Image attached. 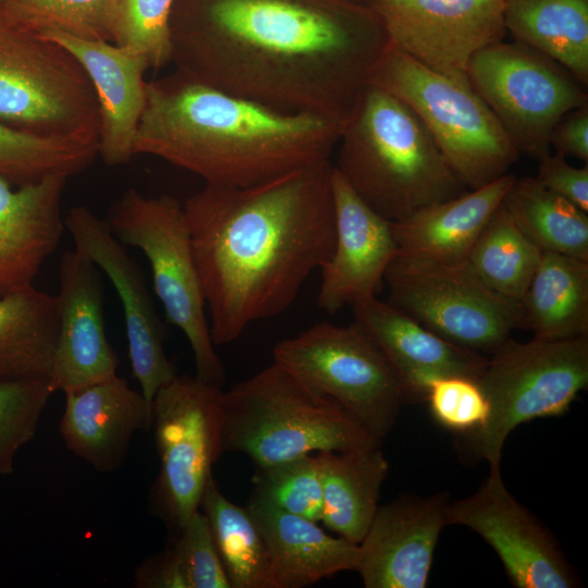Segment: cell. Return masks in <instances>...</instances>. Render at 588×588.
<instances>
[{
	"instance_id": "1",
	"label": "cell",
	"mask_w": 588,
	"mask_h": 588,
	"mask_svg": "<svg viewBox=\"0 0 588 588\" xmlns=\"http://www.w3.org/2000/svg\"><path fill=\"white\" fill-rule=\"evenodd\" d=\"M169 30L183 75L343 127L390 45L355 0H175Z\"/></svg>"
},
{
	"instance_id": "2",
	"label": "cell",
	"mask_w": 588,
	"mask_h": 588,
	"mask_svg": "<svg viewBox=\"0 0 588 588\" xmlns=\"http://www.w3.org/2000/svg\"><path fill=\"white\" fill-rule=\"evenodd\" d=\"M330 160L183 204L215 345L286 310L335 242Z\"/></svg>"
},
{
	"instance_id": "3",
	"label": "cell",
	"mask_w": 588,
	"mask_h": 588,
	"mask_svg": "<svg viewBox=\"0 0 588 588\" xmlns=\"http://www.w3.org/2000/svg\"><path fill=\"white\" fill-rule=\"evenodd\" d=\"M343 126L241 98L173 73L146 82L134 156L185 169L206 185L247 187L330 160Z\"/></svg>"
},
{
	"instance_id": "4",
	"label": "cell",
	"mask_w": 588,
	"mask_h": 588,
	"mask_svg": "<svg viewBox=\"0 0 588 588\" xmlns=\"http://www.w3.org/2000/svg\"><path fill=\"white\" fill-rule=\"evenodd\" d=\"M335 147L334 168L392 222L466 192L417 114L377 86L366 87Z\"/></svg>"
},
{
	"instance_id": "5",
	"label": "cell",
	"mask_w": 588,
	"mask_h": 588,
	"mask_svg": "<svg viewBox=\"0 0 588 588\" xmlns=\"http://www.w3.org/2000/svg\"><path fill=\"white\" fill-rule=\"evenodd\" d=\"M222 452L267 467L306 454L381 446L350 411L280 363L223 391Z\"/></svg>"
},
{
	"instance_id": "6",
	"label": "cell",
	"mask_w": 588,
	"mask_h": 588,
	"mask_svg": "<svg viewBox=\"0 0 588 588\" xmlns=\"http://www.w3.org/2000/svg\"><path fill=\"white\" fill-rule=\"evenodd\" d=\"M0 123L98 146L99 109L78 60L11 15L0 1Z\"/></svg>"
},
{
	"instance_id": "7",
	"label": "cell",
	"mask_w": 588,
	"mask_h": 588,
	"mask_svg": "<svg viewBox=\"0 0 588 588\" xmlns=\"http://www.w3.org/2000/svg\"><path fill=\"white\" fill-rule=\"evenodd\" d=\"M369 84L417 114L466 188L499 179L516 162L518 152L467 79L433 71L389 45Z\"/></svg>"
},
{
	"instance_id": "8",
	"label": "cell",
	"mask_w": 588,
	"mask_h": 588,
	"mask_svg": "<svg viewBox=\"0 0 588 588\" xmlns=\"http://www.w3.org/2000/svg\"><path fill=\"white\" fill-rule=\"evenodd\" d=\"M105 221L123 245L140 249L149 261L156 295L168 321L187 339L196 376L222 387L225 370L211 340L183 204L130 187L110 205Z\"/></svg>"
},
{
	"instance_id": "9",
	"label": "cell",
	"mask_w": 588,
	"mask_h": 588,
	"mask_svg": "<svg viewBox=\"0 0 588 588\" xmlns=\"http://www.w3.org/2000/svg\"><path fill=\"white\" fill-rule=\"evenodd\" d=\"M489 403L469 438L473 452L499 468L509 434L520 424L565 414L588 387V336L520 343L509 338L478 379Z\"/></svg>"
},
{
	"instance_id": "10",
	"label": "cell",
	"mask_w": 588,
	"mask_h": 588,
	"mask_svg": "<svg viewBox=\"0 0 588 588\" xmlns=\"http://www.w3.org/2000/svg\"><path fill=\"white\" fill-rule=\"evenodd\" d=\"M222 402L221 387L196 375H176L152 400L160 469L150 503L173 531L199 510L212 465L223 453Z\"/></svg>"
},
{
	"instance_id": "11",
	"label": "cell",
	"mask_w": 588,
	"mask_h": 588,
	"mask_svg": "<svg viewBox=\"0 0 588 588\" xmlns=\"http://www.w3.org/2000/svg\"><path fill=\"white\" fill-rule=\"evenodd\" d=\"M390 303L446 341L492 354L524 329L518 301L489 287L469 261L440 264L395 257L384 274Z\"/></svg>"
},
{
	"instance_id": "12",
	"label": "cell",
	"mask_w": 588,
	"mask_h": 588,
	"mask_svg": "<svg viewBox=\"0 0 588 588\" xmlns=\"http://www.w3.org/2000/svg\"><path fill=\"white\" fill-rule=\"evenodd\" d=\"M466 76L518 155L536 159L550 152L556 122L588 105L583 85L565 68L517 41L501 40L479 50Z\"/></svg>"
},
{
	"instance_id": "13",
	"label": "cell",
	"mask_w": 588,
	"mask_h": 588,
	"mask_svg": "<svg viewBox=\"0 0 588 588\" xmlns=\"http://www.w3.org/2000/svg\"><path fill=\"white\" fill-rule=\"evenodd\" d=\"M273 360L335 400L380 440L392 430L404 404L390 365L354 322H317L280 341Z\"/></svg>"
},
{
	"instance_id": "14",
	"label": "cell",
	"mask_w": 588,
	"mask_h": 588,
	"mask_svg": "<svg viewBox=\"0 0 588 588\" xmlns=\"http://www.w3.org/2000/svg\"><path fill=\"white\" fill-rule=\"evenodd\" d=\"M449 525L478 534L516 588H574L578 576L551 531L505 487L500 467L469 497L450 501Z\"/></svg>"
},
{
	"instance_id": "15",
	"label": "cell",
	"mask_w": 588,
	"mask_h": 588,
	"mask_svg": "<svg viewBox=\"0 0 588 588\" xmlns=\"http://www.w3.org/2000/svg\"><path fill=\"white\" fill-rule=\"evenodd\" d=\"M389 42L427 68L467 79L479 50L503 40L505 0H376Z\"/></svg>"
},
{
	"instance_id": "16",
	"label": "cell",
	"mask_w": 588,
	"mask_h": 588,
	"mask_svg": "<svg viewBox=\"0 0 588 588\" xmlns=\"http://www.w3.org/2000/svg\"><path fill=\"white\" fill-rule=\"evenodd\" d=\"M64 226L75 250L95 264L117 291L123 308L132 373L152 408L157 391L177 373L164 352V330L142 271L105 219L88 207H72Z\"/></svg>"
},
{
	"instance_id": "17",
	"label": "cell",
	"mask_w": 588,
	"mask_h": 588,
	"mask_svg": "<svg viewBox=\"0 0 588 588\" xmlns=\"http://www.w3.org/2000/svg\"><path fill=\"white\" fill-rule=\"evenodd\" d=\"M335 242L321 267L317 305L329 315L377 296L397 246L392 221L368 207L332 168Z\"/></svg>"
},
{
	"instance_id": "18",
	"label": "cell",
	"mask_w": 588,
	"mask_h": 588,
	"mask_svg": "<svg viewBox=\"0 0 588 588\" xmlns=\"http://www.w3.org/2000/svg\"><path fill=\"white\" fill-rule=\"evenodd\" d=\"M58 333L50 383L76 391L117 376L119 358L108 342L98 268L78 252L61 257Z\"/></svg>"
},
{
	"instance_id": "19",
	"label": "cell",
	"mask_w": 588,
	"mask_h": 588,
	"mask_svg": "<svg viewBox=\"0 0 588 588\" xmlns=\"http://www.w3.org/2000/svg\"><path fill=\"white\" fill-rule=\"evenodd\" d=\"M450 499L400 497L379 505L359 543L356 572L366 588H426Z\"/></svg>"
},
{
	"instance_id": "20",
	"label": "cell",
	"mask_w": 588,
	"mask_h": 588,
	"mask_svg": "<svg viewBox=\"0 0 588 588\" xmlns=\"http://www.w3.org/2000/svg\"><path fill=\"white\" fill-rule=\"evenodd\" d=\"M354 323L390 365L404 403L425 402L428 384L441 377L478 380L488 363L481 353L455 345L377 296L352 306Z\"/></svg>"
},
{
	"instance_id": "21",
	"label": "cell",
	"mask_w": 588,
	"mask_h": 588,
	"mask_svg": "<svg viewBox=\"0 0 588 588\" xmlns=\"http://www.w3.org/2000/svg\"><path fill=\"white\" fill-rule=\"evenodd\" d=\"M39 32L66 48L87 73L98 102V155L107 166L127 163L146 101L145 72L138 51L110 41L83 39L56 28Z\"/></svg>"
},
{
	"instance_id": "22",
	"label": "cell",
	"mask_w": 588,
	"mask_h": 588,
	"mask_svg": "<svg viewBox=\"0 0 588 588\" xmlns=\"http://www.w3.org/2000/svg\"><path fill=\"white\" fill-rule=\"evenodd\" d=\"M65 173L14 187L0 175V295L33 285L64 228L61 198Z\"/></svg>"
},
{
	"instance_id": "23",
	"label": "cell",
	"mask_w": 588,
	"mask_h": 588,
	"mask_svg": "<svg viewBox=\"0 0 588 588\" xmlns=\"http://www.w3.org/2000/svg\"><path fill=\"white\" fill-rule=\"evenodd\" d=\"M60 434L66 448L95 470L109 473L124 462L134 433L151 428L152 411L140 391L118 375L64 392Z\"/></svg>"
},
{
	"instance_id": "24",
	"label": "cell",
	"mask_w": 588,
	"mask_h": 588,
	"mask_svg": "<svg viewBox=\"0 0 588 588\" xmlns=\"http://www.w3.org/2000/svg\"><path fill=\"white\" fill-rule=\"evenodd\" d=\"M246 507L268 549L270 588H302L357 569L359 544L332 537L317 522L281 510L255 493Z\"/></svg>"
},
{
	"instance_id": "25",
	"label": "cell",
	"mask_w": 588,
	"mask_h": 588,
	"mask_svg": "<svg viewBox=\"0 0 588 588\" xmlns=\"http://www.w3.org/2000/svg\"><path fill=\"white\" fill-rule=\"evenodd\" d=\"M515 179L506 173L479 188L392 222L396 256L440 264L467 261L478 235Z\"/></svg>"
},
{
	"instance_id": "26",
	"label": "cell",
	"mask_w": 588,
	"mask_h": 588,
	"mask_svg": "<svg viewBox=\"0 0 588 588\" xmlns=\"http://www.w3.org/2000/svg\"><path fill=\"white\" fill-rule=\"evenodd\" d=\"M316 454L322 488L320 522L339 537L359 544L377 513L389 473L381 446Z\"/></svg>"
},
{
	"instance_id": "27",
	"label": "cell",
	"mask_w": 588,
	"mask_h": 588,
	"mask_svg": "<svg viewBox=\"0 0 588 588\" xmlns=\"http://www.w3.org/2000/svg\"><path fill=\"white\" fill-rule=\"evenodd\" d=\"M519 304L535 339L588 336V261L543 252Z\"/></svg>"
},
{
	"instance_id": "28",
	"label": "cell",
	"mask_w": 588,
	"mask_h": 588,
	"mask_svg": "<svg viewBox=\"0 0 588 588\" xmlns=\"http://www.w3.org/2000/svg\"><path fill=\"white\" fill-rule=\"evenodd\" d=\"M57 333L56 295L33 285L0 295V380H50Z\"/></svg>"
},
{
	"instance_id": "29",
	"label": "cell",
	"mask_w": 588,
	"mask_h": 588,
	"mask_svg": "<svg viewBox=\"0 0 588 588\" xmlns=\"http://www.w3.org/2000/svg\"><path fill=\"white\" fill-rule=\"evenodd\" d=\"M504 24L515 41L588 83V0H505Z\"/></svg>"
},
{
	"instance_id": "30",
	"label": "cell",
	"mask_w": 588,
	"mask_h": 588,
	"mask_svg": "<svg viewBox=\"0 0 588 588\" xmlns=\"http://www.w3.org/2000/svg\"><path fill=\"white\" fill-rule=\"evenodd\" d=\"M516 225L542 252L588 261V215L537 177L515 179L503 200Z\"/></svg>"
},
{
	"instance_id": "31",
	"label": "cell",
	"mask_w": 588,
	"mask_h": 588,
	"mask_svg": "<svg viewBox=\"0 0 588 588\" xmlns=\"http://www.w3.org/2000/svg\"><path fill=\"white\" fill-rule=\"evenodd\" d=\"M199 510L208 520L231 588H270L268 549L247 507L228 500L211 476Z\"/></svg>"
},
{
	"instance_id": "32",
	"label": "cell",
	"mask_w": 588,
	"mask_h": 588,
	"mask_svg": "<svg viewBox=\"0 0 588 588\" xmlns=\"http://www.w3.org/2000/svg\"><path fill=\"white\" fill-rule=\"evenodd\" d=\"M542 253L501 203L478 235L468 261L489 287L519 302Z\"/></svg>"
},
{
	"instance_id": "33",
	"label": "cell",
	"mask_w": 588,
	"mask_h": 588,
	"mask_svg": "<svg viewBox=\"0 0 588 588\" xmlns=\"http://www.w3.org/2000/svg\"><path fill=\"white\" fill-rule=\"evenodd\" d=\"M98 155L95 144L42 137L0 123V175L21 185L51 173L73 176Z\"/></svg>"
},
{
	"instance_id": "34",
	"label": "cell",
	"mask_w": 588,
	"mask_h": 588,
	"mask_svg": "<svg viewBox=\"0 0 588 588\" xmlns=\"http://www.w3.org/2000/svg\"><path fill=\"white\" fill-rule=\"evenodd\" d=\"M175 0H110L111 42L142 53L149 69L170 62V16Z\"/></svg>"
},
{
	"instance_id": "35",
	"label": "cell",
	"mask_w": 588,
	"mask_h": 588,
	"mask_svg": "<svg viewBox=\"0 0 588 588\" xmlns=\"http://www.w3.org/2000/svg\"><path fill=\"white\" fill-rule=\"evenodd\" d=\"M53 392L47 378L0 380V475L14 471L15 456L34 438Z\"/></svg>"
},
{
	"instance_id": "36",
	"label": "cell",
	"mask_w": 588,
	"mask_h": 588,
	"mask_svg": "<svg viewBox=\"0 0 588 588\" xmlns=\"http://www.w3.org/2000/svg\"><path fill=\"white\" fill-rule=\"evenodd\" d=\"M254 493L281 510L319 523L322 488L317 454L258 467Z\"/></svg>"
},
{
	"instance_id": "37",
	"label": "cell",
	"mask_w": 588,
	"mask_h": 588,
	"mask_svg": "<svg viewBox=\"0 0 588 588\" xmlns=\"http://www.w3.org/2000/svg\"><path fill=\"white\" fill-rule=\"evenodd\" d=\"M15 19L34 28L60 29L70 35L110 41V0H0Z\"/></svg>"
},
{
	"instance_id": "38",
	"label": "cell",
	"mask_w": 588,
	"mask_h": 588,
	"mask_svg": "<svg viewBox=\"0 0 588 588\" xmlns=\"http://www.w3.org/2000/svg\"><path fill=\"white\" fill-rule=\"evenodd\" d=\"M185 588H231L204 513L195 512L167 548Z\"/></svg>"
},
{
	"instance_id": "39",
	"label": "cell",
	"mask_w": 588,
	"mask_h": 588,
	"mask_svg": "<svg viewBox=\"0 0 588 588\" xmlns=\"http://www.w3.org/2000/svg\"><path fill=\"white\" fill-rule=\"evenodd\" d=\"M425 401L440 426L464 436L478 430L489 414V403L478 380L467 377L446 376L432 380Z\"/></svg>"
},
{
	"instance_id": "40",
	"label": "cell",
	"mask_w": 588,
	"mask_h": 588,
	"mask_svg": "<svg viewBox=\"0 0 588 588\" xmlns=\"http://www.w3.org/2000/svg\"><path fill=\"white\" fill-rule=\"evenodd\" d=\"M539 160L537 180L553 193L588 212V166L575 168L550 152Z\"/></svg>"
},
{
	"instance_id": "41",
	"label": "cell",
	"mask_w": 588,
	"mask_h": 588,
	"mask_svg": "<svg viewBox=\"0 0 588 588\" xmlns=\"http://www.w3.org/2000/svg\"><path fill=\"white\" fill-rule=\"evenodd\" d=\"M550 146L556 155L588 161V105L565 113L553 126Z\"/></svg>"
},
{
	"instance_id": "42",
	"label": "cell",
	"mask_w": 588,
	"mask_h": 588,
	"mask_svg": "<svg viewBox=\"0 0 588 588\" xmlns=\"http://www.w3.org/2000/svg\"><path fill=\"white\" fill-rule=\"evenodd\" d=\"M355 1H358V2H362V3H366V4H372L376 0H355Z\"/></svg>"
}]
</instances>
